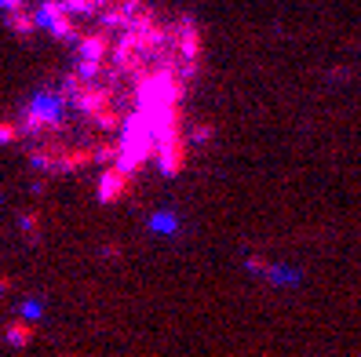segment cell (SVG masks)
Instances as JSON below:
<instances>
[{
	"instance_id": "cell-2",
	"label": "cell",
	"mask_w": 361,
	"mask_h": 357,
	"mask_svg": "<svg viewBox=\"0 0 361 357\" xmlns=\"http://www.w3.org/2000/svg\"><path fill=\"white\" fill-rule=\"evenodd\" d=\"M37 26H40V18L26 15L23 8H18V11H8V30H15V33H33Z\"/></svg>"
},
{
	"instance_id": "cell-1",
	"label": "cell",
	"mask_w": 361,
	"mask_h": 357,
	"mask_svg": "<svg viewBox=\"0 0 361 357\" xmlns=\"http://www.w3.org/2000/svg\"><path fill=\"white\" fill-rule=\"evenodd\" d=\"M124 190H128V168L124 164H117V168H110V172L102 175V182H99V201H117Z\"/></svg>"
},
{
	"instance_id": "cell-5",
	"label": "cell",
	"mask_w": 361,
	"mask_h": 357,
	"mask_svg": "<svg viewBox=\"0 0 361 357\" xmlns=\"http://www.w3.org/2000/svg\"><path fill=\"white\" fill-rule=\"evenodd\" d=\"M66 4H70L77 15H88V11H95V0H66Z\"/></svg>"
},
{
	"instance_id": "cell-4",
	"label": "cell",
	"mask_w": 361,
	"mask_h": 357,
	"mask_svg": "<svg viewBox=\"0 0 361 357\" xmlns=\"http://www.w3.org/2000/svg\"><path fill=\"white\" fill-rule=\"evenodd\" d=\"M23 135V124H11V120H0V142H15Z\"/></svg>"
},
{
	"instance_id": "cell-3",
	"label": "cell",
	"mask_w": 361,
	"mask_h": 357,
	"mask_svg": "<svg viewBox=\"0 0 361 357\" xmlns=\"http://www.w3.org/2000/svg\"><path fill=\"white\" fill-rule=\"evenodd\" d=\"M8 339H11L15 346H26V343L33 339V325H30V318H26V321H15V325H8Z\"/></svg>"
},
{
	"instance_id": "cell-6",
	"label": "cell",
	"mask_w": 361,
	"mask_h": 357,
	"mask_svg": "<svg viewBox=\"0 0 361 357\" xmlns=\"http://www.w3.org/2000/svg\"><path fill=\"white\" fill-rule=\"evenodd\" d=\"M168 80H172V77H164V84H161V95H172V84H168ZM142 95H150V99H154V95H157V88H146Z\"/></svg>"
},
{
	"instance_id": "cell-7",
	"label": "cell",
	"mask_w": 361,
	"mask_h": 357,
	"mask_svg": "<svg viewBox=\"0 0 361 357\" xmlns=\"http://www.w3.org/2000/svg\"><path fill=\"white\" fill-rule=\"evenodd\" d=\"M30 4V0H0V8H4V11H18V8H26Z\"/></svg>"
}]
</instances>
